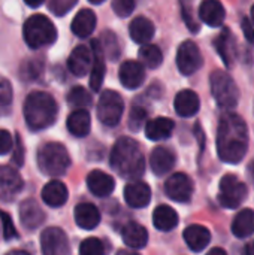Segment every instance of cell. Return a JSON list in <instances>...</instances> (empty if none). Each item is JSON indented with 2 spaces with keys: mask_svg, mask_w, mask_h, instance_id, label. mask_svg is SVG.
Instances as JSON below:
<instances>
[{
  "mask_svg": "<svg viewBox=\"0 0 254 255\" xmlns=\"http://www.w3.org/2000/svg\"><path fill=\"white\" fill-rule=\"evenodd\" d=\"M100 43H103V46H105L103 49H105V52L108 54V57L111 60H115L118 57V54H120V45H118V40H117V37H115L114 33L105 31L103 36H102V42Z\"/></svg>",
  "mask_w": 254,
  "mask_h": 255,
  "instance_id": "d590c367",
  "label": "cell"
},
{
  "mask_svg": "<svg viewBox=\"0 0 254 255\" xmlns=\"http://www.w3.org/2000/svg\"><path fill=\"white\" fill-rule=\"evenodd\" d=\"M130 37L136 42V43H148L153 36H154V24L145 18V16H138L130 22Z\"/></svg>",
  "mask_w": 254,
  "mask_h": 255,
  "instance_id": "f546056e",
  "label": "cell"
},
{
  "mask_svg": "<svg viewBox=\"0 0 254 255\" xmlns=\"http://www.w3.org/2000/svg\"><path fill=\"white\" fill-rule=\"evenodd\" d=\"M174 106H175V111H177V114L180 117L189 118V117L196 115V112L201 108V100H199V96L195 91L183 90V91H180L177 94Z\"/></svg>",
  "mask_w": 254,
  "mask_h": 255,
  "instance_id": "7402d4cb",
  "label": "cell"
},
{
  "mask_svg": "<svg viewBox=\"0 0 254 255\" xmlns=\"http://www.w3.org/2000/svg\"><path fill=\"white\" fill-rule=\"evenodd\" d=\"M67 100L70 105L78 106V108H87L91 105V96L88 94V91L84 87H75L70 90Z\"/></svg>",
  "mask_w": 254,
  "mask_h": 255,
  "instance_id": "e575fe53",
  "label": "cell"
},
{
  "mask_svg": "<svg viewBox=\"0 0 254 255\" xmlns=\"http://www.w3.org/2000/svg\"><path fill=\"white\" fill-rule=\"evenodd\" d=\"M22 154H24L22 143H21V140H19V137H18V139H16V151H15V154H13V160H15V163H16L18 166L22 164Z\"/></svg>",
  "mask_w": 254,
  "mask_h": 255,
  "instance_id": "f6af8a7d",
  "label": "cell"
},
{
  "mask_svg": "<svg viewBox=\"0 0 254 255\" xmlns=\"http://www.w3.org/2000/svg\"><path fill=\"white\" fill-rule=\"evenodd\" d=\"M139 58H141V61H142L147 67L156 69V67H159V66L162 64V61H163V54H162V51H160L159 46L144 43V46L139 49Z\"/></svg>",
  "mask_w": 254,
  "mask_h": 255,
  "instance_id": "d6a6232c",
  "label": "cell"
},
{
  "mask_svg": "<svg viewBox=\"0 0 254 255\" xmlns=\"http://www.w3.org/2000/svg\"><path fill=\"white\" fill-rule=\"evenodd\" d=\"M211 93L220 108L234 109L240 100V90L234 79L223 70H214L210 76Z\"/></svg>",
  "mask_w": 254,
  "mask_h": 255,
  "instance_id": "8992f818",
  "label": "cell"
},
{
  "mask_svg": "<svg viewBox=\"0 0 254 255\" xmlns=\"http://www.w3.org/2000/svg\"><path fill=\"white\" fill-rule=\"evenodd\" d=\"M0 220H1V226H3V227H1L3 238H4L6 241H10V239L16 238V232H15V227H13V223H12L10 217H9L6 212L0 211Z\"/></svg>",
  "mask_w": 254,
  "mask_h": 255,
  "instance_id": "b9f144b4",
  "label": "cell"
},
{
  "mask_svg": "<svg viewBox=\"0 0 254 255\" xmlns=\"http://www.w3.org/2000/svg\"><path fill=\"white\" fill-rule=\"evenodd\" d=\"M247 187L244 182H241L235 175H226L220 181V194L219 200L223 205V208L228 209H237L240 208L246 197H247Z\"/></svg>",
  "mask_w": 254,
  "mask_h": 255,
  "instance_id": "ba28073f",
  "label": "cell"
},
{
  "mask_svg": "<svg viewBox=\"0 0 254 255\" xmlns=\"http://www.w3.org/2000/svg\"><path fill=\"white\" fill-rule=\"evenodd\" d=\"M58 108L52 96L43 91L30 93L24 103V118L30 130L48 128L57 120Z\"/></svg>",
  "mask_w": 254,
  "mask_h": 255,
  "instance_id": "3957f363",
  "label": "cell"
},
{
  "mask_svg": "<svg viewBox=\"0 0 254 255\" xmlns=\"http://www.w3.org/2000/svg\"><path fill=\"white\" fill-rule=\"evenodd\" d=\"M232 233L240 238L246 239L254 233V211L243 209L237 214L232 223Z\"/></svg>",
  "mask_w": 254,
  "mask_h": 255,
  "instance_id": "4dcf8cb0",
  "label": "cell"
},
{
  "mask_svg": "<svg viewBox=\"0 0 254 255\" xmlns=\"http://www.w3.org/2000/svg\"><path fill=\"white\" fill-rule=\"evenodd\" d=\"M67 188L60 181L48 182L42 190V200L51 208H60L67 202Z\"/></svg>",
  "mask_w": 254,
  "mask_h": 255,
  "instance_id": "cb8c5ba5",
  "label": "cell"
},
{
  "mask_svg": "<svg viewBox=\"0 0 254 255\" xmlns=\"http://www.w3.org/2000/svg\"><path fill=\"white\" fill-rule=\"evenodd\" d=\"M150 164H151L153 172L157 176H163L172 170V167L175 164V154L172 149H169L166 146H157L151 152Z\"/></svg>",
  "mask_w": 254,
  "mask_h": 255,
  "instance_id": "ac0fdd59",
  "label": "cell"
},
{
  "mask_svg": "<svg viewBox=\"0 0 254 255\" xmlns=\"http://www.w3.org/2000/svg\"><path fill=\"white\" fill-rule=\"evenodd\" d=\"M90 126H91L90 114L84 108L73 111L67 118V130L76 137L87 136L90 133Z\"/></svg>",
  "mask_w": 254,
  "mask_h": 255,
  "instance_id": "4316f807",
  "label": "cell"
},
{
  "mask_svg": "<svg viewBox=\"0 0 254 255\" xmlns=\"http://www.w3.org/2000/svg\"><path fill=\"white\" fill-rule=\"evenodd\" d=\"M12 145H13V140H12L10 133L6 130H0V155L7 154L10 151Z\"/></svg>",
  "mask_w": 254,
  "mask_h": 255,
  "instance_id": "7bdbcfd3",
  "label": "cell"
},
{
  "mask_svg": "<svg viewBox=\"0 0 254 255\" xmlns=\"http://www.w3.org/2000/svg\"><path fill=\"white\" fill-rule=\"evenodd\" d=\"M90 3H94V4H100V3H103L105 0H88Z\"/></svg>",
  "mask_w": 254,
  "mask_h": 255,
  "instance_id": "681fc988",
  "label": "cell"
},
{
  "mask_svg": "<svg viewBox=\"0 0 254 255\" xmlns=\"http://www.w3.org/2000/svg\"><path fill=\"white\" fill-rule=\"evenodd\" d=\"M12 102V87L9 81L0 76V111L7 109Z\"/></svg>",
  "mask_w": 254,
  "mask_h": 255,
  "instance_id": "f35d334b",
  "label": "cell"
},
{
  "mask_svg": "<svg viewBox=\"0 0 254 255\" xmlns=\"http://www.w3.org/2000/svg\"><path fill=\"white\" fill-rule=\"evenodd\" d=\"M91 63H93V52L85 45H78L72 51L67 66H69V70L75 76L81 78V76H85V73H88Z\"/></svg>",
  "mask_w": 254,
  "mask_h": 255,
  "instance_id": "9a60e30c",
  "label": "cell"
},
{
  "mask_svg": "<svg viewBox=\"0 0 254 255\" xmlns=\"http://www.w3.org/2000/svg\"><path fill=\"white\" fill-rule=\"evenodd\" d=\"M37 166L48 176H61L70 167L69 152L61 143H46L37 152Z\"/></svg>",
  "mask_w": 254,
  "mask_h": 255,
  "instance_id": "277c9868",
  "label": "cell"
},
{
  "mask_svg": "<svg viewBox=\"0 0 254 255\" xmlns=\"http://www.w3.org/2000/svg\"><path fill=\"white\" fill-rule=\"evenodd\" d=\"M153 224L160 232H171L178 226V214L168 205H160L153 214Z\"/></svg>",
  "mask_w": 254,
  "mask_h": 255,
  "instance_id": "83f0119b",
  "label": "cell"
},
{
  "mask_svg": "<svg viewBox=\"0 0 254 255\" xmlns=\"http://www.w3.org/2000/svg\"><path fill=\"white\" fill-rule=\"evenodd\" d=\"M174 121L171 118L159 117L147 123L145 126V134L150 140H163L168 139L174 131Z\"/></svg>",
  "mask_w": 254,
  "mask_h": 255,
  "instance_id": "d4e9b609",
  "label": "cell"
},
{
  "mask_svg": "<svg viewBox=\"0 0 254 255\" xmlns=\"http://www.w3.org/2000/svg\"><path fill=\"white\" fill-rule=\"evenodd\" d=\"M112 9L118 16L126 18L133 12L135 0H112Z\"/></svg>",
  "mask_w": 254,
  "mask_h": 255,
  "instance_id": "60d3db41",
  "label": "cell"
},
{
  "mask_svg": "<svg viewBox=\"0 0 254 255\" xmlns=\"http://www.w3.org/2000/svg\"><path fill=\"white\" fill-rule=\"evenodd\" d=\"M22 190V179L19 173L10 166L0 167V197L10 200Z\"/></svg>",
  "mask_w": 254,
  "mask_h": 255,
  "instance_id": "4fadbf2b",
  "label": "cell"
},
{
  "mask_svg": "<svg viewBox=\"0 0 254 255\" xmlns=\"http://www.w3.org/2000/svg\"><path fill=\"white\" fill-rule=\"evenodd\" d=\"M243 30H244V34L247 37L249 42H252L254 45V27L253 24L250 22V19H243Z\"/></svg>",
  "mask_w": 254,
  "mask_h": 255,
  "instance_id": "ee69618b",
  "label": "cell"
},
{
  "mask_svg": "<svg viewBox=\"0 0 254 255\" xmlns=\"http://www.w3.org/2000/svg\"><path fill=\"white\" fill-rule=\"evenodd\" d=\"M120 81L124 88L136 90L145 81V69L138 61H124L120 67Z\"/></svg>",
  "mask_w": 254,
  "mask_h": 255,
  "instance_id": "7c38bea8",
  "label": "cell"
},
{
  "mask_svg": "<svg viewBox=\"0 0 254 255\" xmlns=\"http://www.w3.org/2000/svg\"><path fill=\"white\" fill-rule=\"evenodd\" d=\"M72 31L78 37H87L93 33L96 27V15L91 9L79 10L72 21Z\"/></svg>",
  "mask_w": 254,
  "mask_h": 255,
  "instance_id": "f1b7e54d",
  "label": "cell"
},
{
  "mask_svg": "<svg viewBox=\"0 0 254 255\" xmlns=\"http://www.w3.org/2000/svg\"><path fill=\"white\" fill-rule=\"evenodd\" d=\"M91 48H93V63L90 67V87L94 91H99L103 79H105V58H103V48L102 43L99 40H93L91 42Z\"/></svg>",
  "mask_w": 254,
  "mask_h": 255,
  "instance_id": "5bb4252c",
  "label": "cell"
},
{
  "mask_svg": "<svg viewBox=\"0 0 254 255\" xmlns=\"http://www.w3.org/2000/svg\"><path fill=\"white\" fill-rule=\"evenodd\" d=\"M213 254L225 255L226 254V251H225V250H220V248H214V250H211V251H210V255H213Z\"/></svg>",
  "mask_w": 254,
  "mask_h": 255,
  "instance_id": "c3c4849f",
  "label": "cell"
},
{
  "mask_svg": "<svg viewBox=\"0 0 254 255\" xmlns=\"http://www.w3.org/2000/svg\"><path fill=\"white\" fill-rule=\"evenodd\" d=\"M184 241L193 253H201L211 242V233L207 227L193 224L184 230Z\"/></svg>",
  "mask_w": 254,
  "mask_h": 255,
  "instance_id": "44dd1931",
  "label": "cell"
},
{
  "mask_svg": "<svg viewBox=\"0 0 254 255\" xmlns=\"http://www.w3.org/2000/svg\"><path fill=\"white\" fill-rule=\"evenodd\" d=\"M202 63H204L202 54L195 42L186 40L180 45L177 52V66L183 75L186 76L193 75L202 67Z\"/></svg>",
  "mask_w": 254,
  "mask_h": 255,
  "instance_id": "9c48e42d",
  "label": "cell"
},
{
  "mask_svg": "<svg viewBox=\"0 0 254 255\" xmlns=\"http://www.w3.org/2000/svg\"><path fill=\"white\" fill-rule=\"evenodd\" d=\"M112 169L124 179L141 178L145 172V157L139 143L130 137H121L111 152Z\"/></svg>",
  "mask_w": 254,
  "mask_h": 255,
  "instance_id": "7a4b0ae2",
  "label": "cell"
},
{
  "mask_svg": "<svg viewBox=\"0 0 254 255\" xmlns=\"http://www.w3.org/2000/svg\"><path fill=\"white\" fill-rule=\"evenodd\" d=\"M124 200L130 208H145L151 200V190L145 182H133L124 188Z\"/></svg>",
  "mask_w": 254,
  "mask_h": 255,
  "instance_id": "e0dca14e",
  "label": "cell"
},
{
  "mask_svg": "<svg viewBox=\"0 0 254 255\" xmlns=\"http://www.w3.org/2000/svg\"><path fill=\"white\" fill-rule=\"evenodd\" d=\"M249 175H250L252 181L254 182V160H252V163L249 164Z\"/></svg>",
  "mask_w": 254,
  "mask_h": 255,
  "instance_id": "7dc6e473",
  "label": "cell"
},
{
  "mask_svg": "<svg viewBox=\"0 0 254 255\" xmlns=\"http://www.w3.org/2000/svg\"><path fill=\"white\" fill-rule=\"evenodd\" d=\"M201 19L210 27H220L225 21L226 10L219 0H204L199 6Z\"/></svg>",
  "mask_w": 254,
  "mask_h": 255,
  "instance_id": "ffe728a7",
  "label": "cell"
},
{
  "mask_svg": "<svg viewBox=\"0 0 254 255\" xmlns=\"http://www.w3.org/2000/svg\"><path fill=\"white\" fill-rule=\"evenodd\" d=\"M145 121H147V111L144 108H139V106L132 108V112H130V117H129L130 130H133V131L141 130V127L145 124Z\"/></svg>",
  "mask_w": 254,
  "mask_h": 255,
  "instance_id": "8d00e7d4",
  "label": "cell"
},
{
  "mask_svg": "<svg viewBox=\"0 0 254 255\" xmlns=\"http://www.w3.org/2000/svg\"><path fill=\"white\" fill-rule=\"evenodd\" d=\"M103 251V244L96 238L85 239L79 247V253L82 255H102Z\"/></svg>",
  "mask_w": 254,
  "mask_h": 255,
  "instance_id": "74e56055",
  "label": "cell"
},
{
  "mask_svg": "<svg viewBox=\"0 0 254 255\" xmlns=\"http://www.w3.org/2000/svg\"><path fill=\"white\" fill-rule=\"evenodd\" d=\"M214 45H216L222 60L225 61V64L228 67H232L234 60H235V39H234L232 33L228 28H223V31L216 39Z\"/></svg>",
  "mask_w": 254,
  "mask_h": 255,
  "instance_id": "1f68e13d",
  "label": "cell"
},
{
  "mask_svg": "<svg viewBox=\"0 0 254 255\" xmlns=\"http://www.w3.org/2000/svg\"><path fill=\"white\" fill-rule=\"evenodd\" d=\"M43 70V61L40 58H28L22 61L19 67V76L22 81H34Z\"/></svg>",
  "mask_w": 254,
  "mask_h": 255,
  "instance_id": "836d02e7",
  "label": "cell"
},
{
  "mask_svg": "<svg viewBox=\"0 0 254 255\" xmlns=\"http://www.w3.org/2000/svg\"><path fill=\"white\" fill-rule=\"evenodd\" d=\"M19 220L27 230H34L43 223L45 214L34 199H27L19 206Z\"/></svg>",
  "mask_w": 254,
  "mask_h": 255,
  "instance_id": "2e32d148",
  "label": "cell"
},
{
  "mask_svg": "<svg viewBox=\"0 0 254 255\" xmlns=\"http://www.w3.org/2000/svg\"><path fill=\"white\" fill-rule=\"evenodd\" d=\"M75 221L84 230H93L100 223V212L91 203H81L75 208Z\"/></svg>",
  "mask_w": 254,
  "mask_h": 255,
  "instance_id": "603a6c76",
  "label": "cell"
},
{
  "mask_svg": "<svg viewBox=\"0 0 254 255\" xmlns=\"http://www.w3.org/2000/svg\"><path fill=\"white\" fill-rule=\"evenodd\" d=\"M40 247L42 253L46 255H64L69 254V239L61 229L49 227L40 235Z\"/></svg>",
  "mask_w": 254,
  "mask_h": 255,
  "instance_id": "30bf717a",
  "label": "cell"
},
{
  "mask_svg": "<svg viewBox=\"0 0 254 255\" xmlns=\"http://www.w3.org/2000/svg\"><path fill=\"white\" fill-rule=\"evenodd\" d=\"M123 241L129 248L142 250L148 242V232L138 223H129L123 229Z\"/></svg>",
  "mask_w": 254,
  "mask_h": 255,
  "instance_id": "484cf974",
  "label": "cell"
},
{
  "mask_svg": "<svg viewBox=\"0 0 254 255\" xmlns=\"http://www.w3.org/2000/svg\"><path fill=\"white\" fill-rule=\"evenodd\" d=\"M24 1H25L30 7H39L45 0H24Z\"/></svg>",
  "mask_w": 254,
  "mask_h": 255,
  "instance_id": "bcb514c9",
  "label": "cell"
},
{
  "mask_svg": "<svg viewBox=\"0 0 254 255\" xmlns=\"http://www.w3.org/2000/svg\"><path fill=\"white\" fill-rule=\"evenodd\" d=\"M252 251H253V253H254V242H253V247H252Z\"/></svg>",
  "mask_w": 254,
  "mask_h": 255,
  "instance_id": "816d5d0a",
  "label": "cell"
},
{
  "mask_svg": "<svg viewBox=\"0 0 254 255\" xmlns=\"http://www.w3.org/2000/svg\"><path fill=\"white\" fill-rule=\"evenodd\" d=\"M165 193L169 199L178 203H186L192 199L193 194V182L184 173H175L169 176L165 184Z\"/></svg>",
  "mask_w": 254,
  "mask_h": 255,
  "instance_id": "8fae6325",
  "label": "cell"
},
{
  "mask_svg": "<svg viewBox=\"0 0 254 255\" xmlns=\"http://www.w3.org/2000/svg\"><path fill=\"white\" fill-rule=\"evenodd\" d=\"M124 102L117 91L106 90L102 93L97 105V118L106 127H115L123 117Z\"/></svg>",
  "mask_w": 254,
  "mask_h": 255,
  "instance_id": "52a82bcc",
  "label": "cell"
},
{
  "mask_svg": "<svg viewBox=\"0 0 254 255\" xmlns=\"http://www.w3.org/2000/svg\"><path fill=\"white\" fill-rule=\"evenodd\" d=\"M252 21H253V27H254V4H253V7H252Z\"/></svg>",
  "mask_w": 254,
  "mask_h": 255,
  "instance_id": "f907efd6",
  "label": "cell"
},
{
  "mask_svg": "<svg viewBox=\"0 0 254 255\" xmlns=\"http://www.w3.org/2000/svg\"><path fill=\"white\" fill-rule=\"evenodd\" d=\"M249 128L246 121L234 112H228L220 118L217 130L219 157L229 164H238L247 154Z\"/></svg>",
  "mask_w": 254,
  "mask_h": 255,
  "instance_id": "6da1fadb",
  "label": "cell"
},
{
  "mask_svg": "<svg viewBox=\"0 0 254 255\" xmlns=\"http://www.w3.org/2000/svg\"><path fill=\"white\" fill-rule=\"evenodd\" d=\"M88 190L97 197H106L114 191L115 182L114 178L102 170H93L87 176Z\"/></svg>",
  "mask_w": 254,
  "mask_h": 255,
  "instance_id": "d6986e66",
  "label": "cell"
},
{
  "mask_svg": "<svg viewBox=\"0 0 254 255\" xmlns=\"http://www.w3.org/2000/svg\"><path fill=\"white\" fill-rule=\"evenodd\" d=\"M75 3L76 0H49V9L54 15L63 16L75 6Z\"/></svg>",
  "mask_w": 254,
  "mask_h": 255,
  "instance_id": "ab89813d",
  "label": "cell"
},
{
  "mask_svg": "<svg viewBox=\"0 0 254 255\" xmlns=\"http://www.w3.org/2000/svg\"><path fill=\"white\" fill-rule=\"evenodd\" d=\"M24 40L25 43L33 48H42L45 45L52 43L57 39V30L55 25L42 13L31 15L25 22L22 28Z\"/></svg>",
  "mask_w": 254,
  "mask_h": 255,
  "instance_id": "5b68a950",
  "label": "cell"
}]
</instances>
